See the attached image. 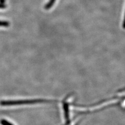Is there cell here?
Returning a JSON list of instances; mask_svg holds the SVG:
<instances>
[{
	"instance_id": "3",
	"label": "cell",
	"mask_w": 125,
	"mask_h": 125,
	"mask_svg": "<svg viewBox=\"0 0 125 125\" xmlns=\"http://www.w3.org/2000/svg\"><path fill=\"white\" fill-rule=\"evenodd\" d=\"M10 26V23L7 21H0V27H9Z\"/></svg>"
},
{
	"instance_id": "4",
	"label": "cell",
	"mask_w": 125,
	"mask_h": 125,
	"mask_svg": "<svg viewBox=\"0 0 125 125\" xmlns=\"http://www.w3.org/2000/svg\"><path fill=\"white\" fill-rule=\"evenodd\" d=\"M0 123H1L2 125H14L13 124L10 123L9 122H8L7 120L5 119H2Z\"/></svg>"
},
{
	"instance_id": "1",
	"label": "cell",
	"mask_w": 125,
	"mask_h": 125,
	"mask_svg": "<svg viewBox=\"0 0 125 125\" xmlns=\"http://www.w3.org/2000/svg\"><path fill=\"white\" fill-rule=\"evenodd\" d=\"M48 102H49V101L43 99H34L17 101H2L0 102V105H1V106H14V105H21L38 103H44Z\"/></svg>"
},
{
	"instance_id": "2",
	"label": "cell",
	"mask_w": 125,
	"mask_h": 125,
	"mask_svg": "<svg viewBox=\"0 0 125 125\" xmlns=\"http://www.w3.org/2000/svg\"><path fill=\"white\" fill-rule=\"evenodd\" d=\"M64 109L65 112V116L66 119H68L69 118V111H68V105L67 103H64Z\"/></svg>"
}]
</instances>
